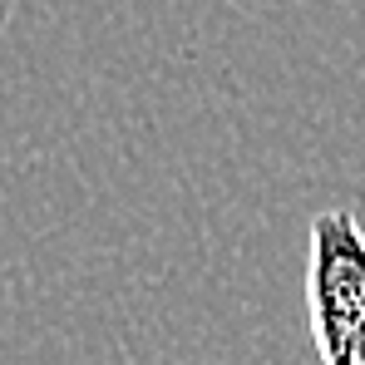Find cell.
Masks as SVG:
<instances>
[{"label": "cell", "mask_w": 365, "mask_h": 365, "mask_svg": "<svg viewBox=\"0 0 365 365\" xmlns=\"http://www.w3.org/2000/svg\"><path fill=\"white\" fill-rule=\"evenodd\" d=\"M306 316L321 365H365V227L346 207L311 217Z\"/></svg>", "instance_id": "1"}, {"label": "cell", "mask_w": 365, "mask_h": 365, "mask_svg": "<svg viewBox=\"0 0 365 365\" xmlns=\"http://www.w3.org/2000/svg\"><path fill=\"white\" fill-rule=\"evenodd\" d=\"M15 10H20V0H0V25H10V20H15Z\"/></svg>", "instance_id": "2"}]
</instances>
